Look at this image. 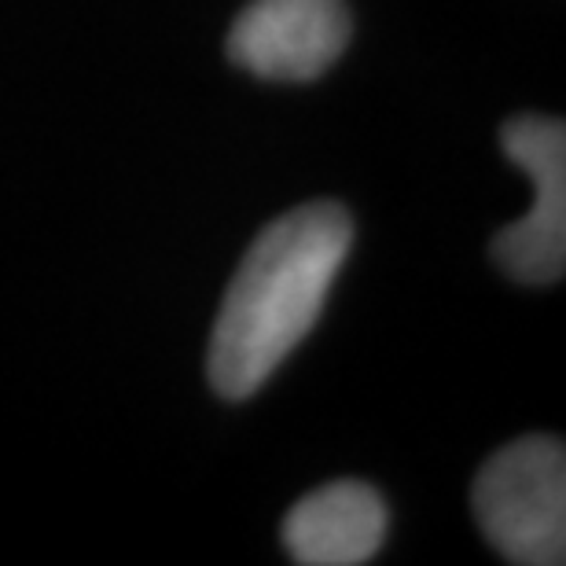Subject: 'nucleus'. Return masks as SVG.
I'll use <instances>...</instances> for the list:
<instances>
[{
	"label": "nucleus",
	"mask_w": 566,
	"mask_h": 566,
	"mask_svg": "<svg viewBox=\"0 0 566 566\" xmlns=\"http://www.w3.org/2000/svg\"><path fill=\"white\" fill-rule=\"evenodd\" d=\"M354 247L343 202H302L247 247L210 332L207 376L224 401H247L313 332Z\"/></svg>",
	"instance_id": "nucleus-1"
},
{
	"label": "nucleus",
	"mask_w": 566,
	"mask_h": 566,
	"mask_svg": "<svg viewBox=\"0 0 566 566\" xmlns=\"http://www.w3.org/2000/svg\"><path fill=\"white\" fill-rule=\"evenodd\" d=\"M471 507L485 541L507 563H566V449L559 438L526 434L482 463Z\"/></svg>",
	"instance_id": "nucleus-2"
},
{
	"label": "nucleus",
	"mask_w": 566,
	"mask_h": 566,
	"mask_svg": "<svg viewBox=\"0 0 566 566\" xmlns=\"http://www.w3.org/2000/svg\"><path fill=\"white\" fill-rule=\"evenodd\" d=\"M501 147L507 163L530 174L537 199L526 218L504 224L493 240V262L515 283L545 287L566 273V126L548 115H515L504 122Z\"/></svg>",
	"instance_id": "nucleus-3"
},
{
	"label": "nucleus",
	"mask_w": 566,
	"mask_h": 566,
	"mask_svg": "<svg viewBox=\"0 0 566 566\" xmlns=\"http://www.w3.org/2000/svg\"><path fill=\"white\" fill-rule=\"evenodd\" d=\"M349 38L346 0H251L235 15L224 52L262 82L305 85L343 60Z\"/></svg>",
	"instance_id": "nucleus-4"
},
{
	"label": "nucleus",
	"mask_w": 566,
	"mask_h": 566,
	"mask_svg": "<svg viewBox=\"0 0 566 566\" xmlns=\"http://www.w3.org/2000/svg\"><path fill=\"white\" fill-rule=\"evenodd\" d=\"M390 512L376 485L357 479L305 493L283 518V548L302 566H360L387 541Z\"/></svg>",
	"instance_id": "nucleus-5"
}]
</instances>
